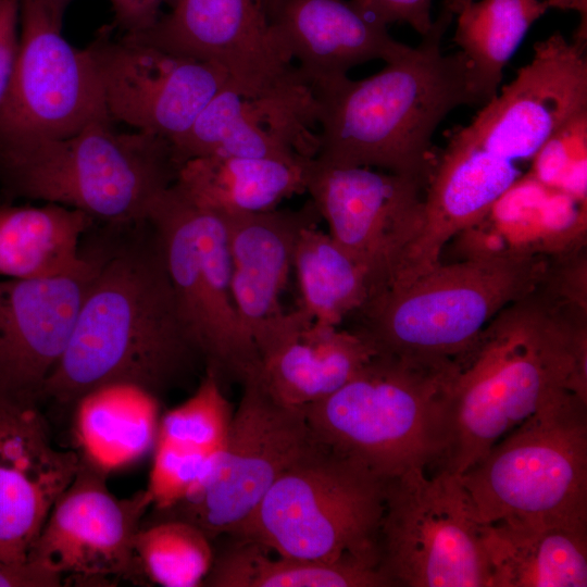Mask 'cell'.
Masks as SVG:
<instances>
[{
    "instance_id": "1",
    "label": "cell",
    "mask_w": 587,
    "mask_h": 587,
    "mask_svg": "<svg viewBox=\"0 0 587 587\" xmlns=\"http://www.w3.org/2000/svg\"><path fill=\"white\" fill-rule=\"evenodd\" d=\"M457 362L437 470L460 475L558 396L587 399V310L541 282L502 309Z\"/></svg>"
},
{
    "instance_id": "2",
    "label": "cell",
    "mask_w": 587,
    "mask_h": 587,
    "mask_svg": "<svg viewBox=\"0 0 587 587\" xmlns=\"http://www.w3.org/2000/svg\"><path fill=\"white\" fill-rule=\"evenodd\" d=\"M150 229L145 239L99 257L42 401L73 405L111 382L138 384L159 396L202 364Z\"/></svg>"
},
{
    "instance_id": "3",
    "label": "cell",
    "mask_w": 587,
    "mask_h": 587,
    "mask_svg": "<svg viewBox=\"0 0 587 587\" xmlns=\"http://www.w3.org/2000/svg\"><path fill=\"white\" fill-rule=\"evenodd\" d=\"M444 9L417 47L359 80L344 75L311 86L317 111L314 159L333 166H367L427 186L436 157L432 138L460 105H482L470 63L459 50L444 54L452 21Z\"/></svg>"
},
{
    "instance_id": "4",
    "label": "cell",
    "mask_w": 587,
    "mask_h": 587,
    "mask_svg": "<svg viewBox=\"0 0 587 587\" xmlns=\"http://www.w3.org/2000/svg\"><path fill=\"white\" fill-rule=\"evenodd\" d=\"M459 363L375 352L328 397L302 407L316 439L388 480L438 466Z\"/></svg>"
},
{
    "instance_id": "5",
    "label": "cell",
    "mask_w": 587,
    "mask_h": 587,
    "mask_svg": "<svg viewBox=\"0 0 587 587\" xmlns=\"http://www.w3.org/2000/svg\"><path fill=\"white\" fill-rule=\"evenodd\" d=\"M550 257L489 255L438 263L371 295L350 328L375 352L457 361L507 305L544 280Z\"/></svg>"
},
{
    "instance_id": "6",
    "label": "cell",
    "mask_w": 587,
    "mask_h": 587,
    "mask_svg": "<svg viewBox=\"0 0 587 587\" xmlns=\"http://www.w3.org/2000/svg\"><path fill=\"white\" fill-rule=\"evenodd\" d=\"M112 121L0 152V185L11 197L57 203L114 224L147 222L176 179L171 142Z\"/></svg>"
},
{
    "instance_id": "7",
    "label": "cell",
    "mask_w": 587,
    "mask_h": 587,
    "mask_svg": "<svg viewBox=\"0 0 587 587\" xmlns=\"http://www.w3.org/2000/svg\"><path fill=\"white\" fill-rule=\"evenodd\" d=\"M459 476L482 524L587 532V399L558 396Z\"/></svg>"
},
{
    "instance_id": "8",
    "label": "cell",
    "mask_w": 587,
    "mask_h": 587,
    "mask_svg": "<svg viewBox=\"0 0 587 587\" xmlns=\"http://www.w3.org/2000/svg\"><path fill=\"white\" fill-rule=\"evenodd\" d=\"M386 484L319 441L227 537L253 541L278 555L320 561L352 557L378 567Z\"/></svg>"
},
{
    "instance_id": "9",
    "label": "cell",
    "mask_w": 587,
    "mask_h": 587,
    "mask_svg": "<svg viewBox=\"0 0 587 587\" xmlns=\"http://www.w3.org/2000/svg\"><path fill=\"white\" fill-rule=\"evenodd\" d=\"M147 222L204 372L222 384H242L258 372L260 358L235 305L223 218L173 184L154 201Z\"/></svg>"
},
{
    "instance_id": "10",
    "label": "cell",
    "mask_w": 587,
    "mask_h": 587,
    "mask_svg": "<svg viewBox=\"0 0 587 587\" xmlns=\"http://www.w3.org/2000/svg\"><path fill=\"white\" fill-rule=\"evenodd\" d=\"M241 385L224 447L185 497L166 509H149L142 524L177 520L211 541L227 536L275 480L319 444L302 407L278 401L255 375Z\"/></svg>"
},
{
    "instance_id": "11",
    "label": "cell",
    "mask_w": 587,
    "mask_h": 587,
    "mask_svg": "<svg viewBox=\"0 0 587 587\" xmlns=\"http://www.w3.org/2000/svg\"><path fill=\"white\" fill-rule=\"evenodd\" d=\"M482 526L459 475L405 472L386 484L378 570L390 586L490 587Z\"/></svg>"
},
{
    "instance_id": "12",
    "label": "cell",
    "mask_w": 587,
    "mask_h": 587,
    "mask_svg": "<svg viewBox=\"0 0 587 587\" xmlns=\"http://www.w3.org/2000/svg\"><path fill=\"white\" fill-rule=\"evenodd\" d=\"M63 16L47 0H20V49L0 107V152L112 121L92 55L62 36Z\"/></svg>"
},
{
    "instance_id": "13",
    "label": "cell",
    "mask_w": 587,
    "mask_h": 587,
    "mask_svg": "<svg viewBox=\"0 0 587 587\" xmlns=\"http://www.w3.org/2000/svg\"><path fill=\"white\" fill-rule=\"evenodd\" d=\"M123 37L216 64L247 98L314 107L311 88L267 21L265 0H178L150 28Z\"/></svg>"
},
{
    "instance_id": "14",
    "label": "cell",
    "mask_w": 587,
    "mask_h": 587,
    "mask_svg": "<svg viewBox=\"0 0 587 587\" xmlns=\"http://www.w3.org/2000/svg\"><path fill=\"white\" fill-rule=\"evenodd\" d=\"M423 188L390 172L311 160L307 192L332 239L369 273V296L389 280L419 237Z\"/></svg>"
},
{
    "instance_id": "15",
    "label": "cell",
    "mask_w": 587,
    "mask_h": 587,
    "mask_svg": "<svg viewBox=\"0 0 587 587\" xmlns=\"http://www.w3.org/2000/svg\"><path fill=\"white\" fill-rule=\"evenodd\" d=\"M77 473L55 501L27 559L73 582H147L135 554V538L151 508L145 489L120 498L108 474L79 458Z\"/></svg>"
},
{
    "instance_id": "16",
    "label": "cell",
    "mask_w": 587,
    "mask_h": 587,
    "mask_svg": "<svg viewBox=\"0 0 587 587\" xmlns=\"http://www.w3.org/2000/svg\"><path fill=\"white\" fill-rule=\"evenodd\" d=\"M112 28V25L102 27L87 48L113 122L172 143L230 83L227 73L216 64L172 54L124 37L113 39Z\"/></svg>"
},
{
    "instance_id": "17",
    "label": "cell",
    "mask_w": 587,
    "mask_h": 587,
    "mask_svg": "<svg viewBox=\"0 0 587 587\" xmlns=\"http://www.w3.org/2000/svg\"><path fill=\"white\" fill-rule=\"evenodd\" d=\"M587 38L555 32L534 45L532 60L454 133L514 163L530 161L569 118L587 110Z\"/></svg>"
},
{
    "instance_id": "18",
    "label": "cell",
    "mask_w": 587,
    "mask_h": 587,
    "mask_svg": "<svg viewBox=\"0 0 587 587\" xmlns=\"http://www.w3.org/2000/svg\"><path fill=\"white\" fill-rule=\"evenodd\" d=\"M99 257L72 274L0 278V402L39 405Z\"/></svg>"
},
{
    "instance_id": "19",
    "label": "cell",
    "mask_w": 587,
    "mask_h": 587,
    "mask_svg": "<svg viewBox=\"0 0 587 587\" xmlns=\"http://www.w3.org/2000/svg\"><path fill=\"white\" fill-rule=\"evenodd\" d=\"M79 461L53 445L39 405L0 402V560H27Z\"/></svg>"
},
{
    "instance_id": "20",
    "label": "cell",
    "mask_w": 587,
    "mask_h": 587,
    "mask_svg": "<svg viewBox=\"0 0 587 587\" xmlns=\"http://www.w3.org/2000/svg\"><path fill=\"white\" fill-rule=\"evenodd\" d=\"M521 175L516 163L453 132L426 186L422 230L378 290L405 285L440 263L446 243L478 222Z\"/></svg>"
},
{
    "instance_id": "21",
    "label": "cell",
    "mask_w": 587,
    "mask_h": 587,
    "mask_svg": "<svg viewBox=\"0 0 587 587\" xmlns=\"http://www.w3.org/2000/svg\"><path fill=\"white\" fill-rule=\"evenodd\" d=\"M265 13L309 87L370 61H392L410 49L350 0H265Z\"/></svg>"
},
{
    "instance_id": "22",
    "label": "cell",
    "mask_w": 587,
    "mask_h": 587,
    "mask_svg": "<svg viewBox=\"0 0 587 587\" xmlns=\"http://www.w3.org/2000/svg\"><path fill=\"white\" fill-rule=\"evenodd\" d=\"M258 350L254 375L274 398L292 407L328 397L375 353L355 332L317 323L300 308L278 316Z\"/></svg>"
},
{
    "instance_id": "23",
    "label": "cell",
    "mask_w": 587,
    "mask_h": 587,
    "mask_svg": "<svg viewBox=\"0 0 587 587\" xmlns=\"http://www.w3.org/2000/svg\"><path fill=\"white\" fill-rule=\"evenodd\" d=\"M221 217L226 229L235 305L257 347L272 321L285 312L280 296L292 271L301 229L322 218L311 200L296 210L275 208Z\"/></svg>"
},
{
    "instance_id": "24",
    "label": "cell",
    "mask_w": 587,
    "mask_h": 587,
    "mask_svg": "<svg viewBox=\"0 0 587 587\" xmlns=\"http://www.w3.org/2000/svg\"><path fill=\"white\" fill-rule=\"evenodd\" d=\"M171 145L178 165L211 155L296 161L311 159L316 133L297 111L247 98L228 83Z\"/></svg>"
},
{
    "instance_id": "25",
    "label": "cell",
    "mask_w": 587,
    "mask_h": 587,
    "mask_svg": "<svg viewBox=\"0 0 587 587\" xmlns=\"http://www.w3.org/2000/svg\"><path fill=\"white\" fill-rule=\"evenodd\" d=\"M587 201L522 174L475 224L459 233L464 259L489 255L557 257L586 243Z\"/></svg>"
},
{
    "instance_id": "26",
    "label": "cell",
    "mask_w": 587,
    "mask_h": 587,
    "mask_svg": "<svg viewBox=\"0 0 587 587\" xmlns=\"http://www.w3.org/2000/svg\"><path fill=\"white\" fill-rule=\"evenodd\" d=\"M74 407V436L79 458L110 474L153 451L159 424V396L128 382L99 385Z\"/></svg>"
},
{
    "instance_id": "27",
    "label": "cell",
    "mask_w": 587,
    "mask_h": 587,
    "mask_svg": "<svg viewBox=\"0 0 587 587\" xmlns=\"http://www.w3.org/2000/svg\"><path fill=\"white\" fill-rule=\"evenodd\" d=\"M312 159L193 158L179 165L174 184L192 202L221 216L261 212L307 192Z\"/></svg>"
},
{
    "instance_id": "28",
    "label": "cell",
    "mask_w": 587,
    "mask_h": 587,
    "mask_svg": "<svg viewBox=\"0 0 587 587\" xmlns=\"http://www.w3.org/2000/svg\"><path fill=\"white\" fill-rule=\"evenodd\" d=\"M92 222L57 203L0 205V278H50L87 266L91 257L79 246Z\"/></svg>"
},
{
    "instance_id": "29",
    "label": "cell",
    "mask_w": 587,
    "mask_h": 587,
    "mask_svg": "<svg viewBox=\"0 0 587 587\" xmlns=\"http://www.w3.org/2000/svg\"><path fill=\"white\" fill-rule=\"evenodd\" d=\"M490 587H586L587 532L483 524Z\"/></svg>"
},
{
    "instance_id": "30",
    "label": "cell",
    "mask_w": 587,
    "mask_h": 587,
    "mask_svg": "<svg viewBox=\"0 0 587 587\" xmlns=\"http://www.w3.org/2000/svg\"><path fill=\"white\" fill-rule=\"evenodd\" d=\"M227 538L228 544L214 552L202 586L390 587L376 565L357 558L298 559L275 554L253 541Z\"/></svg>"
},
{
    "instance_id": "31",
    "label": "cell",
    "mask_w": 587,
    "mask_h": 587,
    "mask_svg": "<svg viewBox=\"0 0 587 587\" xmlns=\"http://www.w3.org/2000/svg\"><path fill=\"white\" fill-rule=\"evenodd\" d=\"M548 9L546 0H474L458 13L453 41L470 63L482 107L497 96L503 68Z\"/></svg>"
},
{
    "instance_id": "32",
    "label": "cell",
    "mask_w": 587,
    "mask_h": 587,
    "mask_svg": "<svg viewBox=\"0 0 587 587\" xmlns=\"http://www.w3.org/2000/svg\"><path fill=\"white\" fill-rule=\"evenodd\" d=\"M317 225L303 227L295 248L292 270L300 295L298 308L317 323L340 326L366 301L370 277Z\"/></svg>"
},
{
    "instance_id": "33",
    "label": "cell",
    "mask_w": 587,
    "mask_h": 587,
    "mask_svg": "<svg viewBox=\"0 0 587 587\" xmlns=\"http://www.w3.org/2000/svg\"><path fill=\"white\" fill-rule=\"evenodd\" d=\"M134 548L146 580L163 587L202 586L214 557L208 536L177 520L142 524Z\"/></svg>"
},
{
    "instance_id": "34",
    "label": "cell",
    "mask_w": 587,
    "mask_h": 587,
    "mask_svg": "<svg viewBox=\"0 0 587 587\" xmlns=\"http://www.w3.org/2000/svg\"><path fill=\"white\" fill-rule=\"evenodd\" d=\"M233 414L223 384L204 372L196 391L160 419L157 439L215 453L224 447Z\"/></svg>"
},
{
    "instance_id": "35",
    "label": "cell",
    "mask_w": 587,
    "mask_h": 587,
    "mask_svg": "<svg viewBox=\"0 0 587 587\" xmlns=\"http://www.w3.org/2000/svg\"><path fill=\"white\" fill-rule=\"evenodd\" d=\"M530 161L529 173L542 185L587 201V110L562 124Z\"/></svg>"
},
{
    "instance_id": "36",
    "label": "cell",
    "mask_w": 587,
    "mask_h": 587,
    "mask_svg": "<svg viewBox=\"0 0 587 587\" xmlns=\"http://www.w3.org/2000/svg\"><path fill=\"white\" fill-rule=\"evenodd\" d=\"M215 453L157 439L146 487L150 509H166L185 497L208 470Z\"/></svg>"
},
{
    "instance_id": "37",
    "label": "cell",
    "mask_w": 587,
    "mask_h": 587,
    "mask_svg": "<svg viewBox=\"0 0 587 587\" xmlns=\"http://www.w3.org/2000/svg\"><path fill=\"white\" fill-rule=\"evenodd\" d=\"M362 13L388 26L407 23L421 36L433 26L430 8L433 0H350Z\"/></svg>"
},
{
    "instance_id": "38",
    "label": "cell",
    "mask_w": 587,
    "mask_h": 587,
    "mask_svg": "<svg viewBox=\"0 0 587 587\" xmlns=\"http://www.w3.org/2000/svg\"><path fill=\"white\" fill-rule=\"evenodd\" d=\"M20 0H0V107L9 90L20 49Z\"/></svg>"
},
{
    "instance_id": "39",
    "label": "cell",
    "mask_w": 587,
    "mask_h": 587,
    "mask_svg": "<svg viewBox=\"0 0 587 587\" xmlns=\"http://www.w3.org/2000/svg\"><path fill=\"white\" fill-rule=\"evenodd\" d=\"M114 12L113 27L125 36L136 35L150 28L160 18L163 4L171 8L178 0H109Z\"/></svg>"
},
{
    "instance_id": "40",
    "label": "cell",
    "mask_w": 587,
    "mask_h": 587,
    "mask_svg": "<svg viewBox=\"0 0 587 587\" xmlns=\"http://www.w3.org/2000/svg\"><path fill=\"white\" fill-rule=\"evenodd\" d=\"M63 583L64 577L60 573L35 560H0V587H59Z\"/></svg>"
},
{
    "instance_id": "41",
    "label": "cell",
    "mask_w": 587,
    "mask_h": 587,
    "mask_svg": "<svg viewBox=\"0 0 587 587\" xmlns=\"http://www.w3.org/2000/svg\"><path fill=\"white\" fill-rule=\"evenodd\" d=\"M549 8L575 11L580 16V23L575 35L587 37V0H546Z\"/></svg>"
},
{
    "instance_id": "42",
    "label": "cell",
    "mask_w": 587,
    "mask_h": 587,
    "mask_svg": "<svg viewBox=\"0 0 587 587\" xmlns=\"http://www.w3.org/2000/svg\"><path fill=\"white\" fill-rule=\"evenodd\" d=\"M474 0H445V10L451 12L452 14H458L465 5L471 3Z\"/></svg>"
},
{
    "instance_id": "43",
    "label": "cell",
    "mask_w": 587,
    "mask_h": 587,
    "mask_svg": "<svg viewBox=\"0 0 587 587\" xmlns=\"http://www.w3.org/2000/svg\"><path fill=\"white\" fill-rule=\"evenodd\" d=\"M51 7L57 10L59 13L63 14L65 13V10L67 5L72 2V0H47Z\"/></svg>"
}]
</instances>
